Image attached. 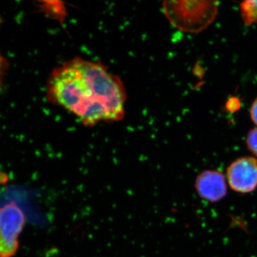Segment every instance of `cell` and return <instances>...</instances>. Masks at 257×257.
<instances>
[{
    "label": "cell",
    "mask_w": 257,
    "mask_h": 257,
    "mask_svg": "<svg viewBox=\"0 0 257 257\" xmlns=\"http://www.w3.org/2000/svg\"><path fill=\"white\" fill-rule=\"evenodd\" d=\"M246 143L249 151L257 157V128H253L248 133Z\"/></svg>",
    "instance_id": "8992f818"
},
{
    "label": "cell",
    "mask_w": 257,
    "mask_h": 257,
    "mask_svg": "<svg viewBox=\"0 0 257 257\" xmlns=\"http://www.w3.org/2000/svg\"><path fill=\"white\" fill-rule=\"evenodd\" d=\"M240 11L245 25L257 23V0H243Z\"/></svg>",
    "instance_id": "5b68a950"
},
{
    "label": "cell",
    "mask_w": 257,
    "mask_h": 257,
    "mask_svg": "<svg viewBox=\"0 0 257 257\" xmlns=\"http://www.w3.org/2000/svg\"><path fill=\"white\" fill-rule=\"evenodd\" d=\"M250 114H251V118L253 123L257 125V98L253 101L252 105L251 106Z\"/></svg>",
    "instance_id": "ba28073f"
},
{
    "label": "cell",
    "mask_w": 257,
    "mask_h": 257,
    "mask_svg": "<svg viewBox=\"0 0 257 257\" xmlns=\"http://www.w3.org/2000/svg\"><path fill=\"white\" fill-rule=\"evenodd\" d=\"M25 223V213L13 201L0 207V257H13L18 252Z\"/></svg>",
    "instance_id": "7a4b0ae2"
},
{
    "label": "cell",
    "mask_w": 257,
    "mask_h": 257,
    "mask_svg": "<svg viewBox=\"0 0 257 257\" xmlns=\"http://www.w3.org/2000/svg\"><path fill=\"white\" fill-rule=\"evenodd\" d=\"M195 189L199 197L211 203L222 200L227 194L226 178L219 171L202 172L196 179Z\"/></svg>",
    "instance_id": "277c9868"
},
{
    "label": "cell",
    "mask_w": 257,
    "mask_h": 257,
    "mask_svg": "<svg viewBox=\"0 0 257 257\" xmlns=\"http://www.w3.org/2000/svg\"><path fill=\"white\" fill-rule=\"evenodd\" d=\"M230 188L241 194H248L257 188V160L251 157L234 161L226 170Z\"/></svg>",
    "instance_id": "3957f363"
},
{
    "label": "cell",
    "mask_w": 257,
    "mask_h": 257,
    "mask_svg": "<svg viewBox=\"0 0 257 257\" xmlns=\"http://www.w3.org/2000/svg\"><path fill=\"white\" fill-rule=\"evenodd\" d=\"M8 69H9V63L0 52V85L4 82Z\"/></svg>",
    "instance_id": "52a82bcc"
},
{
    "label": "cell",
    "mask_w": 257,
    "mask_h": 257,
    "mask_svg": "<svg viewBox=\"0 0 257 257\" xmlns=\"http://www.w3.org/2000/svg\"><path fill=\"white\" fill-rule=\"evenodd\" d=\"M46 94L50 102L86 126L121 121L124 116V84L97 61L75 57L61 64L47 79Z\"/></svg>",
    "instance_id": "6da1fadb"
}]
</instances>
